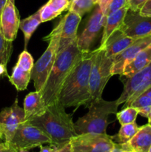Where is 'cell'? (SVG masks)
I'll return each instance as SVG.
<instances>
[{
  "instance_id": "obj_1",
  "label": "cell",
  "mask_w": 151,
  "mask_h": 152,
  "mask_svg": "<svg viewBox=\"0 0 151 152\" xmlns=\"http://www.w3.org/2000/svg\"><path fill=\"white\" fill-rule=\"evenodd\" d=\"M93 64V51L84 53L64 82L59 101L66 108H78L90 102V74Z\"/></svg>"
},
{
  "instance_id": "obj_2",
  "label": "cell",
  "mask_w": 151,
  "mask_h": 152,
  "mask_svg": "<svg viewBox=\"0 0 151 152\" xmlns=\"http://www.w3.org/2000/svg\"><path fill=\"white\" fill-rule=\"evenodd\" d=\"M29 123L41 129L51 140V144L62 148L77 135L73 115L66 113L59 101L47 107L45 112L30 120Z\"/></svg>"
},
{
  "instance_id": "obj_3",
  "label": "cell",
  "mask_w": 151,
  "mask_h": 152,
  "mask_svg": "<svg viewBox=\"0 0 151 152\" xmlns=\"http://www.w3.org/2000/svg\"><path fill=\"white\" fill-rule=\"evenodd\" d=\"M77 39L58 52L50 74L41 91L46 106L59 101V93L65 79L77 62L86 53L78 48Z\"/></svg>"
},
{
  "instance_id": "obj_4",
  "label": "cell",
  "mask_w": 151,
  "mask_h": 152,
  "mask_svg": "<svg viewBox=\"0 0 151 152\" xmlns=\"http://www.w3.org/2000/svg\"><path fill=\"white\" fill-rule=\"evenodd\" d=\"M87 107L88 112L74 123L77 135L88 133L106 134L109 124L108 117L117 112V100L105 101L101 98L90 102Z\"/></svg>"
},
{
  "instance_id": "obj_5",
  "label": "cell",
  "mask_w": 151,
  "mask_h": 152,
  "mask_svg": "<svg viewBox=\"0 0 151 152\" xmlns=\"http://www.w3.org/2000/svg\"><path fill=\"white\" fill-rule=\"evenodd\" d=\"M62 28V21L61 20L50 35L44 38L45 41L49 42L48 47L34 64L31 71V79L33 80L34 88L37 91L42 90L56 59L59 52Z\"/></svg>"
},
{
  "instance_id": "obj_6",
  "label": "cell",
  "mask_w": 151,
  "mask_h": 152,
  "mask_svg": "<svg viewBox=\"0 0 151 152\" xmlns=\"http://www.w3.org/2000/svg\"><path fill=\"white\" fill-rule=\"evenodd\" d=\"M113 60L114 57L107 56L104 48H98L93 51V64L90 74V102L102 98L104 88L113 76Z\"/></svg>"
},
{
  "instance_id": "obj_7",
  "label": "cell",
  "mask_w": 151,
  "mask_h": 152,
  "mask_svg": "<svg viewBox=\"0 0 151 152\" xmlns=\"http://www.w3.org/2000/svg\"><path fill=\"white\" fill-rule=\"evenodd\" d=\"M151 86V62L131 77L127 78L121 96L117 100L120 105L124 103V108L130 106L132 102L144 93Z\"/></svg>"
},
{
  "instance_id": "obj_8",
  "label": "cell",
  "mask_w": 151,
  "mask_h": 152,
  "mask_svg": "<svg viewBox=\"0 0 151 152\" xmlns=\"http://www.w3.org/2000/svg\"><path fill=\"white\" fill-rule=\"evenodd\" d=\"M115 143L107 133L76 135L70 142L72 152H111Z\"/></svg>"
},
{
  "instance_id": "obj_9",
  "label": "cell",
  "mask_w": 151,
  "mask_h": 152,
  "mask_svg": "<svg viewBox=\"0 0 151 152\" xmlns=\"http://www.w3.org/2000/svg\"><path fill=\"white\" fill-rule=\"evenodd\" d=\"M10 142L19 151H29L44 144H51V140L41 129L25 121L19 125Z\"/></svg>"
},
{
  "instance_id": "obj_10",
  "label": "cell",
  "mask_w": 151,
  "mask_h": 152,
  "mask_svg": "<svg viewBox=\"0 0 151 152\" xmlns=\"http://www.w3.org/2000/svg\"><path fill=\"white\" fill-rule=\"evenodd\" d=\"M118 29L135 39L147 37L151 34V17L142 16L139 11L129 9Z\"/></svg>"
},
{
  "instance_id": "obj_11",
  "label": "cell",
  "mask_w": 151,
  "mask_h": 152,
  "mask_svg": "<svg viewBox=\"0 0 151 152\" xmlns=\"http://www.w3.org/2000/svg\"><path fill=\"white\" fill-rule=\"evenodd\" d=\"M24 122H25V110L19 106L17 99L11 106L1 110L0 129L4 134L5 142H11L18 127Z\"/></svg>"
},
{
  "instance_id": "obj_12",
  "label": "cell",
  "mask_w": 151,
  "mask_h": 152,
  "mask_svg": "<svg viewBox=\"0 0 151 152\" xmlns=\"http://www.w3.org/2000/svg\"><path fill=\"white\" fill-rule=\"evenodd\" d=\"M106 21V16L104 15L99 5L89 19L84 31L78 37L77 43L78 48L83 52H90V48L96 37L99 36L101 30L104 28Z\"/></svg>"
},
{
  "instance_id": "obj_13",
  "label": "cell",
  "mask_w": 151,
  "mask_h": 152,
  "mask_svg": "<svg viewBox=\"0 0 151 152\" xmlns=\"http://www.w3.org/2000/svg\"><path fill=\"white\" fill-rule=\"evenodd\" d=\"M151 45V34L142 38L138 39L130 46L124 49L123 51L118 53L114 57L113 65V76L118 74L122 75L125 67L134 59L136 55Z\"/></svg>"
},
{
  "instance_id": "obj_14",
  "label": "cell",
  "mask_w": 151,
  "mask_h": 152,
  "mask_svg": "<svg viewBox=\"0 0 151 152\" xmlns=\"http://www.w3.org/2000/svg\"><path fill=\"white\" fill-rule=\"evenodd\" d=\"M20 19L17 8L10 0H7L0 13V31L7 40L13 42L17 36Z\"/></svg>"
},
{
  "instance_id": "obj_15",
  "label": "cell",
  "mask_w": 151,
  "mask_h": 152,
  "mask_svg": "<svg viewBox=\"0 0 151 152\" xmlns=\"http://www.w3.org/2000/svg\"><path fill=\"white\" fill-rule=\"evenodd\" d=\"M81 20V17L78 13L70 10L62 18V28L59 51L66 48L78 38L77 30Z\"/></svg>"
},
{
  "instance_id": "obj_16",
  "label": "cell",
  "mask_w": 151,
  "mask_h": 152,
  "mask_svg": "<svg viewBox=\"0 0 151 152\" xmlns=\"http://www.w3.org/2000/svg\"><path fill=\"white\" fill-rule=\"evenodd\" d=\"M136 40L132 37H127L121 30L118 29L110 36L103 46L99 48L105 49L107 56L115 57Z\"/></svg>"
},
{
  "instance_id": "obj_17",
  "label": "cell",
  "mask_w": 151,
  "mask_h": 152,
  "mask_svg": "<svg viewBox=\"0 0 151 152\" xmlns=\"http://www.w3.org/2000/svg\"><path fill=\"white\" fill-rule=\"evenodd\" d=\"M119 145L124 149L133 152H148L151 146V126L147 124L140 127L131 140Z\"/></svg>"
},
{
  "instance_id": "obj_18",
  "label": "cell",
  "mask_w": 151,
  "mask_h": 152,
  "mask_svg": "<svg viewBox=\"0 0 151 152\" xmlns=\"http://www.w3.org/2000/svg\"><path fill=\"white\" fill-rule=\"evenodd\" d=\"M45 103L42 99L41 91H35L28 94L24 101V110L25 114V121H28L38 116L41 115L47 109Z\"/></svg>"
},
{
  "instance_id": "obj_19",
  "label": "cell",
  "mask_w": 151,
  "mask_h": 152,
  "mask_svg": "<svg viewBox=\"0 0 151 152\" xmlns=\"http://www.w3.org/2000/svg\"><path fill=\"white\" fill-rule=\"evenodd\" d=\"M129 10V7H124L117 11L113 12L109 16L106 17L105 26L103 28V33H102V40H101V45L99 47H102L105 45V42L107 41L110 36L113 34L115 31L118 30L123 23L125 15L127 10Z\"/></svg>"
},
{
  "instance_id": "obj_20",
  "label": "cell",
  "mask_w": 151,
  "mask_h": 152,
  "mask_svg": "<svg viewBox=\"0 0 151 152\" xmlns=\"http://www.w3.org/2000/svg\"><path fill=\"white\" fill-rule=\"evenodd\" d=\"M70 0H49L38 10L41 23L52 20L68 10Z\"/></svg>"
},
{
  "instance_id": "obj_21",
  "label": "cell",
  "mask_w": 151,
  "mask_h": 152,
  "mask_svg": "<svg viewBox=\"0 0 151 152\" xmlns=\"http://www.w3.org/2000/svg\"><path fill=\"white\" fill-rule=\"evenodd\" d=\"M151 62V45L141 50L136 57L125 67L123 74L126 78L131 77L136 73L144 68Z\"/></svg>"
},
{
  "instance_id": "obj_22",
  "label": "cell",
  "mask_w": 151,
  "mask_h": 152,
  "mask_svg": "<svg viewBox=\"0 0 151 152\" xmlns=\"http://www.w3.org/2000/svg\"><path fill=\"white\" fill-rule=\"evenodd\" d=\"M41 23V21L40 19L38 10L33 14L20 21L19 29L22 31V33L24 34V37H25V50H26L27 45L29 42V40L30 39V37H32L33 34Z\"/></svg>"
},
{
  "instance_id": "obj_23",
  "label": "cell",
  "mask_w": 151,
  "mask_h": 152,
  "mask_svg": "<svg viewBox=\"0 0 151 152\" xmlns=\"http://www.w3.org/2000/svg\"><path fill=\"white\" fill-rule=\"evenodd\" d=\"M31 79V72L26 71L16 65L13 68L12 74L9 80L18 91H24L27 88Z\"/></svg>"
},
{
  "instance_id": "obj_24",
  "label": "cell",
  "mask_w": 151,
  "mask_h": 152,
  "mask_svg": "<svg viewBox=\"0 0 151 152\" xmlns=\"http://www.w3.org/2000/svg\"><path fill=\"white\" fill-rule=\"evenodd\" d=\"M139 128L136 122L128 123V124L121 125L119 132L115 136L112 137V139L115 143L124 144L128 142L137 133Z\"/></svg>"
},
{
  "instance_id": "obj_25",
  "label": "cell",
  "mask_w": 151,
  "mask_h": 152,
  "mask_svg": "<svg viewBox=\"0 0 151 152\" xmlns=\"http://www.w3.org/2000/svg\"><path fill=\"white\" fill-rule=\"evenodd\" d=\"M93 0H70L68 10L76 12L81 17L90 12L94 7Z\"/></svg>"
},
{
  "instance_id": "obj_26",
  "label": "cell",
  "mask_w": 151,
  "mask_h": 152,
  "mask_svg": "<svg viewBox=\"0 0 151 152\" xmlns=\"http://www.w3.org/2000/svg\"><path fill=\"white\" fill-rule=\"evenodd\" d=\"M130 106L136 108L141 116L147 118L151 110V99L146 94H142L132 102Z\"/></svg>"
},
{
  "instance_id": "obj_27",
  "label": "cell",
  "mask_w": 151,
  "mask_h": 152,
  "mask_svg": "<svg viewBox=\"0 0 151 152\" xmlns=\"http://www.w3.org/2000/svg\"><path fill=\"white\" fill-rule=\"evenodd\" d=\"M139 114V111L136 108L128 106L121 109V111L115 113L117 120L121 125L128 124V123L136 122V117Z\"/></svg>"
},
{
  "instance_id": "obj_28",
  "label": "cell",
  "mask_w": 151,
  "mask_h": 152,
  "mask_svg": "<svg viewBox=\"0 0 151 152\" xmlns=\"http://www.w3.org/2000/svg\"><path fill=\"white\" fill-rule=\"evenodd\" d=\"M13 42L8 41L4 37L0 31V63L7 65L9 62L12 50H13Z\"/></svg>"
},
{
  "instance_id": "obj_29",
  "label": "cell",
  "mask_w": 151,
  "mask_h": 152,
  "mask_svg": "<svg viewBox=\"0 0 151 152\" xmlns=\"http://www.w3.org/2000/svg\"><path fill=\"white\" fill-rule=\"evenodd\" d=\"M16 65H19L21 68L25 71L31 72L34 65L33 56L29 52L27 51L26 50H24L19 55Z\"/></svg>"
},
{
  "instance_id": "obj_30",
  "label": "cell",
  "mask_w": 151,
  "mask_h": 152,
  "mask_svg": "<svg viewBox=\"0 0 151 152\" xmlns=\"http://www.w3.org/2000/svg\"><path fill=\"white\" fill-rule=\"evenodd\" d=\"M127 6L129 7L128 0H111L108 4L106 10L104 13V15L107 17L113 12L117 11V10H120L124 7H127Z\"/></svg>"
},
{
  "instance_id": "obj_31",
  "label": "cell",
  "mask_w": 151,
  "mask_h": 152,
  "mask_svg": "<svg viewBox=\"0 0 151 152\" xmlns=\"http://www.w3.org/2000/svg\"><path fill=\"white\" fill-rule=\"evenodd\" d=\"M147 0H128L129 9L134 11H139Z\"/></svg>"
},
{
  "instance_id": "obj_32",
  "label": "cell",
  "mask_w": 151,
  "mask_h": 152,
  "mask_svg": "<svg viewBox=\"0 0 151 152\" xmlns=\"http://www.w3.org/2000/svg\"><path fill=\"white\" fill-rule=\"evenodd\" d=\"M0 152H19V151L13 143L4 141L0 143Z\"/></svg>"
},
{
  "instance_id": "obj_33",
  "label": "cell",
  "mask_w": 151,
  "mask_h": 152,
  "mask_svg": "<svg viewBox=\"0 0 151 152\" xmlns=\"http://www.w3.org/2000/svg\"><path fill=\"white\" fill-rule=\"evenodd\" d=\"M142 16L151 17V0H147L139 10Z\"/></svg>"
},
{
  "instance_id": "obj_34",
  "label": "cell",
  "mask_w": 151,
  "mask_h": 152,
  "mask_svg": "<svg viewBox=\"0 0 151 152\" xmlns=\"http://www.w3.org/2000/svg\"><path fill=\"white\" fill-rule=\"evenodd\" d=\"M60 148L53 144H49V145H41L40 151L38 152H56Z\"/></svg>"
},
{
  "instance_id": "obj_35",
  "label": "cell",
  "mask_w": 151,
  "mask_h": 152,
  "mask_svg": "<svg viewBox=\"0 0 151 152\" xmlns=\"http://www.w3.org/2000/svg\"><path fill=\"white\" fill-rule=\"evenodd\" d=\"M110 1L111 0H99L97 4L100 7V8L102 9L103 13H105V10H106L108 4H109Z\"/></svg>"
},
{
  "instance_id": "obj_36",
  "label": "cell",
  "mask_w": 151,
  "mask_h": 152,
  "mask_svg": "<svg viewBox=\"0 0 151 152\" xmlns=\"http://www.w3.org/2000/svg\"><path fill=\"white\" fill-rule=\"evenodd\" d=\"M111 152H133L131 151H129V150L124 149L123 148L121 145L118 143H115V145H114V148H113L112 151Z\"/></svg>"
},
{
  "instance_id": "obj_37",
  "label": "cell",
  "mask_w": 151,
  "mask_h": 152,
  "mask_svg": "<svg viewBox=\"0 0 151 152\" xmlns=\"http://www.w3.org/2000/svg\"><path fill=\"white\" fill-rule=\"evenodd\" d=\"M56 152H72V149H71V146L70 142L69 143L66 144L65 145H64L62 148H59Z\"/></svg>"
},
{
  "instance_id": "obj_38",
  "label": "cell",
  "mask_w": 151,
  "mask_h": 152,
  "mask_svg": "<svg viewBox=\"0 0 151 152\" xmlns=\"http://www.w3.org/2000/svg\"><path fill=\"white\" fill-rule=\"evenodd\" d=\"M2 75L8 76L7 72V65L0 63V77Z\"/></svg>"
},
{
  "instance_id": "obj_39",
  "label": "cell",
  "mask_w": 151,
  "mask_h": 152,
  "mask_svg": "<svg viewBox=\"0 0 151 152\" xmlns=\"http://www.w3.org/2000/svg\"><path fill=\"white\" fill-rule=\"evenodd\" d=\"M7 0H0V13L1 12L2 9L4 8V5L6 4V2H7Z\"/></svg>"
},
{
  "instance_id": "obj_40",
  "label": "cell",
  "mask_w": 151,
  "mask_h": 152,
  "mask_svg": "<svg viewBox=\"0 0 151 152\" xmlns=\"http://www.w3.org/2000/svg\"><path fill=\"white\" fill-rule=\"evenodd\" d=\"M143 94H146L147 96H149V97L151 99V86H150V87L148 88L147 89V90L145 91L144 92Z\"/></svg>"
},
{
  "instance_id": "obj_41",
  "label": "cell",
  "mask_w": 151,
  "mask_h": 152,
  "mask_svg": "<svg viewBox=\"0 0 151 152\" xmlns=\"http://www.w3.org/2000/svg\"><path fill=\"white\" fill-rule=\"evenodd\" d=\"M4 134H3L2 132H1V129H0V143H1V142H4Z\"/></svg>"
},
{
  "instance_id": "obj_42",
  "label": "cell",
  "mask_w": 151,
  "mask_h": 152,
  "mask_svg": "<svg viewBox=\"0 0 151 152\" xmlns=\"http://www.w3.org/2000/svg\"><path fill=\"white\" fill-rule=\"evenodd\" d=\"M147 119H148V124L150 125L151 126V110H150V114H149V115H148Z\"/></svg>"
},
{
  "instance_id": "obj_43",
  "label": "cell",
  "mask_w": 151,
  "mask_h": 152,
  "mask_svg": "<svg viewBox=\"0 0 151 152\" xmlns=\"http://www.w3.org/2000/svg\"><path fill=\"white\" fill-rule=\"evenodd\" d=\"M93 2H94L95 4H98V1H99V0H93Z\"/></svg>"
},
{
  "instance_id": "obj_44",
  "label": "cell",
  "mask_w": 151,
  "mask_h": 152,
  "mask_svg": "<svg viewBox=\"0 0 151 152\" xmlns=\"http://www.w3.org/2000/svg\"><path fill=\"white\" fill-rule=\"evenodd\" d=\"M19 152H28V151H27V150H21Z\"/></svg>"
},
{
  "instance_id": "obj_45",
  "label": "cell",
  "mask_w": 151,
  "mask_h": 152,
  "mask_svg": "<svg viewBox=\"0 0 151 152\" xmlns=\"http://www.w3.org/2000/svg\"><path fill=\"white\" fill-rule=\"evenodd\" d=\"M148 152H151V146H150V149H149V151H148Z\"/></svg>"
},
{
  "instance_id": "obj_46",
  "label": "cell",
  "mask_w": 151,
  "mask_h": 152,
  "mask_svg": "<svg viewBox=\"0 0 151 152\" xmlns=\"http://www.w3.org/2000/svg\"><path fill=\"white\" fill-rule=\"evenodd\" d=\"M10 1H12V2H13V3H14V2H15V0H10Z\"/></svg>"
}]
</instances>
